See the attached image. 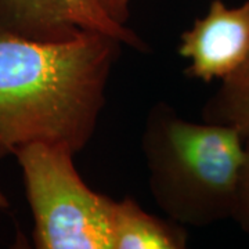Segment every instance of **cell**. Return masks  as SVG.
<instances>
[{"label": "cell", "mask_w": 249, "mask_h": 249, "mask_svg": "<svg viewBox=\"0 0 249 249\" xmlns=\"http://www.w3.org/2000/svg\"><path fill=\"white\" fill-rule=\"evenodd\" d=\"M122 45L100 31L65 42L0 31V160L31 142L82 151L97 129Z\"/></svg>", "instance_id": "obj_1"}, {"label": "cell", "mask_w": 249, "mask_h": 249, "mask_svg": "<svg viewBox=\"0 0 249 249\" xmlns=\"http://www.w3.org/2000/svg\"><path fill=\"white\" fill-rule=\"evenodd\" d=\"M142 150L151 196L170 220L204 227L231 217L245 152L234 129L187 121L158 101L145 118Z\"/></svg>", "instance_id": "obj_2"}, {"label": "cell", "mask_w": 249, "mask_h": 249, "mask_svg": "<svg viewBox=\"0 0 249 249\" xmlns=\"http://www.w3.org/2000/svg\"><path fill=\"white\" fill-rule=\"evenodd\" d=\"M67 144L31 142L14 152L34 216L39 249H111L112 198L93 191Z\"/></svg>", "instance_id": "obj_3"}, {"label": "cell", "mask_w": 249, "mask_h": 249, "mask_svg": "<svg viewBox=\"0 0 249 249\" xmlns=\"http://www.w3.org/2000/svg\"><path fill=\"white\" fill-rule=\"evenodd\" d=\"M0 31L39 42H65L82 31H100L148 50L134 31L109 19L90 0H0Z\"/></svg>", "instance_id": "obj_4"}, {"label": "cell", "mask_w": 249, "mask_h": 249, "mask_svg": "<svg viewBox=\"0 0 249 249\" xmlns=\"http://www.w3.org/2000/svg\"><path fill=\"white\" fill-rule=\"evenodd\" d=\"M178 52L190 61L188 78L206 83L227 78L249 54V0L237 7L212 0L204 17L181 34Z\"/></svg>", "instance_id": "obj_5"}, {"label": "cell", "mask_w": 249, "mask_h": 249, "mask_svg": "<svg viewBox=\"0 0 249 249\" xmlns=\"http://www.w3.org/2000/svg\"><path fill=\"white\" fill-rule=\"evenodd\" d=\"M111 249H183L187 231L183 224L148 213L133 198L112 199L109 212Z\"/></svg>", "instance_id": "obj_6"}, {"label": "cell", "mask_w": 249, "mask_h": 249, "mask_svg": "<svg viewBox=\"0 0 249 249\" xmlns=\"http://www.w3.org/2000/svg\"><path fill=\"white\" fill-rule=\"evenodd\" d=\"M202 118L205 122L229 126L245 142L249 140V54L206 101Z\"/></svg>", "instance_id": "obj_7"}, {"label": "cell", "mask_w": 249, "mask_h": 249, "mask_svg": "<svg viewBox=\"0 0 249 249\" xmlns=\"http://www.w3.org/2000/svg\"><path fill=\"white\" fill-rule=\"evenodd\" d=\"M231 217L244 231L249 232V140L245 142L244 160L241 165Z\"/></svg>", "instance_id": "obj_8"}, {"label": "cell", "mask_w": 249, "mask_h": 249, "mask_svg": "<svg viewBox=\"0 0 249 249\" xmlns=\"http://www.w3.org/2000/svg\"><path fill=\"white\" fill-rule=\"evenodd\" d=\"M101 10L109 19L119 25L127 27L130 18V1L132 0H90Z\"/></svg>", "instance_id": "obj_9"}, {"label": "cell", "mask_w": 249, "mask_h": 249, "mask_svg": "<svg viewBox=\"0 0 249 249\" xmlns=\"http://www.w3.org/2000/svg\"><path fill=\"white\" fill-rule=\"evenodd\" d=\"M7 208H9V201H7L6 196L3 194V191L0 190V211L1 209H7Z\"/></svg>", "instance_id": "obj_10"}]
</instances>
